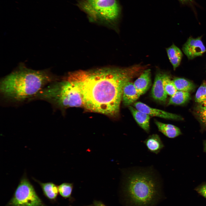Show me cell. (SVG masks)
<instances>
[{
  "mask_svg": "<svg viewBox=\"0 0 206 206\" xmlns=\"http://www.w3.org/2000/svg\"><path fill=\"white\" fill-rule=\"evenodd\" d=\"M6 206H43L35 189L25 177L21 179L12 198Z\"/></svg>",
  "mask_w": 206,
  "mask_h": 206,
  "instance_id": "cell-6",
  "label": "cell"
},
{
  "mask_svg": "<svg viewBox=\"0 0 206 206\" xmlns=\"http://www.w3.org/2000/svg\"><path fill=\"white\" fill-rule=\"evenodd\" d=\"M195 100L199 103L206 100V81L204 82L198 89Z\"/></svg>",
  "mask_w": 206,
  "mask_h": 206,
  "instance_id": "cell-20",
  "label": "cell"
},
{
  "mask_svg": "<svg viewBox=\"0 0 206 206\" xmlns=\"http://www.w3.org/2000/svg\"><path fill=\"white\" fill-rule=\"evenodd\" d=\"M94 206H105L103 204L100 202H95L94 204Z\"/></svg>",
  "mask_w": 206,
  "mask_h": 206,
  "instance_id": "cell-25",
  "label": "cell"
},
{
  "mask_svg": "<svg viewBox=\"0 0 206 206\" xmlns=\"http://www.w3.org/2000/svg\"><path fill=\"white\" fill-rule=\"evenodd\" d=\"M163 84L166 93L171 96L174 95L177 91L173 80L165 73L163 78Z\"/></svg>",
  "mask_w": 206,
  "mask_h": 206,
  "instance_id": "cell-19",
  "label": "cell"
},
{
  "mask_svg": "<svg viewBox=\"0 0 206 206\" xmlns=\"http://www.w3.org/2000/svg\"><path fill=\"white\" fill-rule=\"evenodd\" d=\"M154 122L158 130L165 136L174 138L181 134L180 129L172 124H165L155 120Z\"/></svg>",
  "mask_w": 206,
  "mask_h": 206,
  "instance_id": "cell-14",
  "label": "cell"
},
{
  "mask_svg": "<svg viewBox=\"0 0 206 206\" xmlns=\"http://www.w3.org/2000/svg\"><path fill=\"white\" fill-rule=\"evenodd\" d=\"M143 142L149 151L156 154H159L165 147L161 137L157 134L149 135Z\"/></svg>",
  "mask_w": 206,
  "mask_h": 206,
  "instance_id": "cell-13",
  "label": "cell"
},
{
  "mask_svg": "<svg viewBox=\"0 0 206 206\" xmlns=\"http://www.w3.org/2000/svg\"><path fill=\"white\" fill-rule=\"evenodd\" d=\"M58 192L60 194L64 197H68L71 195L72 189V185L68 183H64L58 187Z\"/></svg>",
  "mask_w": 206,
  "mask_h": 206,
  "instance_id": "cell-21",
  "label": "cell"
},
{
  "mask_svg": "<svg viewBox=\"0 0 206 206\" xmlns=\"http://www.w3.org/2000/svg\"><path fill=\"white\" fill-rule=\"evenodd\" d=\"M177 90L189 92L194 89V84L185 79L176 77L173 80Z\"/></svg>",
  "mask_w": 206,
  "mask_h": 206,
  "instance_id": "cell-18",
  "label": "cell"
},
{
  "mask_svg": "<svg viewBox=\"0 0 206 206\" xmlns=\"http://www.w3.org/2000/svg\"><path fill=\"white\" fill-rule=\"evenodd\" d=\"M104 0H97V1H103Z\"/></svg>",
  "mask_w": 206,
  "mask_h": 206,
  "instance_id": "cell-28",
  "label": "cell"
},
{
  "mask_svg": "<svg viewBox=\"0 0 206 206\" xmlns=\"http://www.w3.org/2000/svg\"><path fill=\"white\" fill-rule=\"evenodd\" d=\"M140 95L137 92L133 83L131 81L127 83L123 90L122 101L124 105L130 106L139 98Z\"/></svg>",
  "mask_w": 206,
  "mask_h": 206,
  "instance_id": "cell-11",
  "label": "cell"
},
{
  "mask_svg": "<svg viewBox=\"0 0 206 206\" xmlns=\"http://www.w3.org/2000/svg\"><path fill=\"white\" fill-rule=\"evenodd\" d=\"M138 93L140 95L144 94L151 85V70L146 69L133 83Z\"/></svg>",
  "mask_w": 206,
  "mask_h": 206,
  "instance_id": "cell-10",
  "label": "cell"
},
{
  "mask_svg": "<svg viewBox=\"0 0 206 206\" xmlns=\"http://www.w3.org/2000/svg\"><path fill=\"white\" fill-rule=\"evenodd\" d=\"M190 98L189 92L181 91H178L170 98L168 105H180L188 102Z\"/></svg>",
  "mask_w": 206,
  "mask_h": 206,
  "instance_id": "cell-17",
  "label": "cell"
},
{
  "mask_svg": "<svg viewBox=\"0 0 206 206\" xmlns=\"http://www.w3.org/2000/svg\"><path fill=\"white\" fill-rule=\"evenodd\" d=\"M37 181L41 186L44 194L48 199H54L56 198L59 192L58 188L55 184L51 182L43 183Z\"/></svg>",
  "mask_w": 206,
  "mask_h": 206,
  "instance_id": "cell-16",
  "label": "cell"
},
{
  "mask_svg": "<svg viewBox=\"0 0 206 206\" xmlns=\"http://www.w3.org/2000/svg\"><path fill=\"white\" fill-rule=\"evenodd\" d=\"M169 60L172 64L174 70L178 67L180 64L183 54L179 48L173 44L166 49Z\"/></svg>",
  "mask_w": 206,
  "mask_h": 206,
  "instance_id": "cell-15",
  "label": "cell"
},
{
  "mask_svg": "<svg viewBox=\"0 0 206 206\" xmlns=\"http://www.w3.org/2000/svg\"><path fill=\"white\" fill-rule=\"evenodd\" d=\"M39 100L49 103L54 108L84 106L81 89L78 84L68 77L48 85L28 101Z\"/></svg>",
  "mask_w": 206,
  "mask_h": 206,
  "instance_id": "cell-4",
  "label": "cell"
},
{
  "mask_svg": "<svg viewBox=\"0 0 206 206\" xmlns=\"http://www.w3.org/2000/svg\"><path fill=\"white\" fill-rule=\"evenodd\" d=\"M164 74V73L160 71L157 73L151 91V96L153 98L161 102H165L167 98V94L165 90L163 84Z\"/></svg>",
  "mask_w": 206,
  "mask_h": 206,
  "instance_id": "cell-9",
  "label": "cell"
},
{
  "mask_svg": "<svg viewBox=\"0 0 206 206\" xmlns=\"http://www.w3.org/2000/svg\"><path fill=\"white\" fill-rule=\"evenodd\" d=\"M128 108L138 125L146 133H148L150 129V116L132 106H128Z\"/></svg>",
  "mask_w": 206,
  "mask_h": 206,
  "instance_id": "cell-12",
  "label": "cell"
},
{
  "mask_svg": "<svg viewBox=\"0 0 206 206\" xmlns=\"http://www.w3.org/2000/svg\"><path fill=\"white\" fill-rule=\"evenodd\" d=\"M181 3L187 4L192 3L194 0H178Z\"/></svg>",
  "mask_w": 206,
  "mask_h": 206,
  "instance_id": "cell-24",
  "label": "cell"
},
{
  "mask_svg": "<svg viewBox=\"0 0 206 206\" xmlns=\"http://www.w3.org/2000/svg\"><path fill=\"white\" fill-rule=\"evenodd\" d=\"M204 149H205V151L206 152V141L205 142V144H204Z\"/></svg>",
  "mask_w": 206,
  "mask_h": 206,
  "instance_id": "cell-27",
  "label": "cell"
},
{
  "mask_svg": "<svg viewBox=\"0 0 206 206\" xmlns=\"http://www.w3.org/2000/svg\"><path fill=\"white\" fill-rule=\"evenodd\" d=\"M84 1L89 3H92L97 1V0H83Z\"/></svg>",
  "mask_w": 206,
  "mask_h": 206,
  "instance_id": "cell-26",
  "label": "cell"
},
{
  "mask_svg": "<svg viewBox=\"0 0 206 206\" xmlns=\"http://www.w3.org/2000/svg\"><path fill=\"white\" fill-rule=\"evenodd\" d=\"M123 190L135 206H150L155 201L161 188L158 172L151 167H135L122 171Z\"/></svg>",
  "mask_w": 206,
  "mask_h": 206,
  "instance_id": "cell-3",
  "label": "cell"
},
{
  "mask_svg": "<svg viewBox=\"0 0 206 206\" xmlns=\"http://www.w3.org/2000/svg\"><path fill=\"white\" fill-rule=\"evenodd\" d=\"M78 6L92 19L114 22L119 18L121 7L117 0H104L92 3L80 0Z\"/></svg>",
  "mask_w": 206,
  "mask_h": 206,
  "instance_id": "cell-5",
  "label": "cell"
},
{
  "mask_svg": "<svg viewBox=\"0 0 206 206\" xmlns=\"http://www.w3.org/2000/svg\"><path fill=\"white\" fill-rule=\"evenodd\" d=\"M146 68V66L136 64L124 68L78 71L70 74L68 77L79 85L86 108L116 117L119 114L124 85Z\"/></svg>",
  "mask_w": 206,
  "mask_h": 206,
  "instance_id": "cell-1",
  "label": "cell"
},
{
  "mask_svg": "<svg viewBox=\"0 0 206 206\" xmlns=\"http://www.w3.org/2000/svg\"><path fill=\"white\" fill-rule=\"evenodd\" d=\"M58 80L48 70H33L21 65L1 80V96L12 104L28 102L48 85Z\"/></svg>",
  "mask_w": 206,
  "mask_h": 206,
  "instance_id": "cell-2",
  "label": "cell"
},
{
  "mask_svg": "<svg viewBox=\"0 0 206 206\" xmlns=\"http://www.w3.org/2000/svg\"><path fill=\"white\" fill-rule=\"evenodd\" d=\"M201 38V36L196 38L190 37L183 45L182 50L189 59L201 56L206 52Z\"/></svg>",
  "mask_w": 206,
  "mask_h": 206,
  "instance_id": "cell-7",
  "label": "cell"
},
{
  "mask_svg": "<svg viewBox=\"0 0 206 206\" xmlns=\"http://www.w3.org/2000/svg\"><path fill=\"white\" fill-rule=\"evenodd\" d=\"M197 191L200 194L206 198V184L200 186L197 188Z\"/></svg>",
  "mask_w": 206,
  "mask_h": 206,
  "instance_id": "cell-23",
  "label": "cell"
},
{
  "mask_svg": "<svg viewBox=\"0 0 206 206\" xmlns=\"http://www.w3.org/2000/svg\"><path fill=\"white\" fill-rule=\"evenodd\" d=\"M133 106L136 109L145 113L150 116L175 120H183L182 117L177 114L152 108L140 102H135L134 103Z\"/></svg>",
  "mask_w": 206,
  "mask_h": 206,
  "instance_id": "cell-8",
  "label": "cell"
},
{
  "mask_svg": "<svg viewBox=\"0 0 206 206\" xmlns=\"http://www.w3.org/2000/svg\"><path fill=\"white\" fill-rule=\"evenodd\" d=\"M197 113L201 120L206 124V100L199 103Z\"/></svg>",
  "mask_w": 206,
  "mask_h": 206,
  "instance_id": "cell-22",
  "label": "cell"
}]
</instances>
